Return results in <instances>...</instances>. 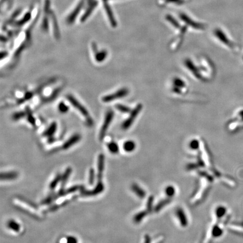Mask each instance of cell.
Wrapping results in <instances>:
<instances>
[{"label": "cell", "mask_w": 243, "mask_h": 243, "mask_svg": "<svg viewBox=\"0 0 243 243\" xmlns=\"http://www.w3.org/2000/svg\"><path fill=\"white\" fill-rule=\"evenodd\" d=\"M66 98L69 101V102L72 104L76 109L80 112V113L83 115V116H85L87 122L89 123V125H92L93 124V120L92 119L91 116H89V112L86 108L83 106V105L80 104V102L78 101L72 95H68L66 96Z\"/></svg>", "instance_id": "obj_1"}, {"label": "cell", "mask_w": 243, "mask_h": 243, "mask_svg": "<svg viewBox=\"0 0 243 243\" xmlns=\"http://www.w3.org/2000/svg\"><path fill=\"white\" fill-rule=\"evenodd\" d=\"M142 109V105L141 104H138L132 111L130 112V115L128 118L126 119L122 124V128L123 130H126L128 129L132 124L133 123L134 121L135 120L138 114L140 113Z\"/></svg>", "instance_id": "obj_2"}, {"label": "cell", "mask_w": 243, "mask_h": 243, "mask_svg": "<svg viewBox=\"0 0 243 243\" xmlns=\"http://www.w3.org/2000/svg\"><path fill=\"white\" fill-rule=\"evenodd\" d=\"M128 94H129L128 89H126V88H123V89H120L118 91H116L113 94H110V95H108L103 97L102 98V101L104 102L113 101L116 100L126 96Z\"/></svg>", "instance_id": "obj_3"}, {"label": "cell", "mask_w": 243, "mask_h": 243, "mask_svg": "<svg viewBox=\"0 0 243 243\" xmlns=\"http://www.w3.org/2000/svg\"><path fill=\"white\" fill-rule=\"evenodd\" d=\"M104 190V185L102 181H97L95 188L92 190H88L83 187L80 190V195L82 196H96Z\"/></svg>", "instance_id": "obj_4"}, {"label": "cell", "mask_w": 243, "mask_h": 243, "mask_svg": "<svg viewBox=\"0 0 243 243\" xmlns=\"http://www.w3.org/2000/svg\"><path fill=\"white\" fill-rule=\"evenodd\" d=\"M113 111H108L107 113L106 114L104 123L102 124V127L101 128L100 132L99 139L100 141H102L104 138L105 137L106 133L107 132V130L109 128L111 122L113 119Z\"/></svg>", "instance_id": "obj_5"}, {"label": "cell", "mask_w": 243, "mask_h": 243, "mask_svg": "<svg viewBox=\"0 0 243 243\" xmlns=\"http://www.w3.org/2000/svg\"><path fill=\"white\" fill-rule=\"evenodd\" d=\"M180 17H181V19L185 22L187 24L191 26L193 28H194L195 29H198V30H203L205 29V26L200 23H197L195 22L194 20L191 19L190 17H188L187 15L185 14H180Z\"/></svg>", "instance_id": "obj_6"}, {"label": "cell", "mask_w": 243, "mask_h": 243, "mask_svg": "<svg viewBox=\"0 0 243 243\" xmlns=\"http://www.w3.org/2000/svg\"><path fill=\"white\" fill-rule=\"evenodd\" d=\"M185 64L186 66L187 67V68L194 75L197 79L200 80H204V78L202 77L199 69H198V68L194 65V64L193 63L192 61L190 59H186L185 61Z\"/></svg>", "instance_id": "obj_7"}, {"label": "cell", "mask_w": 243, "mask_h": 243, "mask_svg": "<svg viewBox=\"0 0 243 243\" xmlns=\"http://www.w3.org/2000/svg\"><path fill=\"white\" fill-rule=\"evenodd\" d=\"M105 166V156L102 154H100L97 159V181H102V174L104 171Z\"/></svg>", "instance_id": "obj_8"}, {"label": "cell", "mask_w": 243, "mask_h": 243, "mask_svg": "<svg viewBox=\"0 0 243 243\" xmlns=\"http://www.w3.org/2000/svg\"><path fill=\"white\" fill-rule=\"evenodd\" d=\"M215 35L220 41L224 44H226L228 47L232 48L234 47V44L230 41L229 39L227 37L224 32L221 29H217L215 30Z\"/></svg>", "instance_id": "obj_9"}, {"label": "cell", "mask_w": 243, "mask_h": 243, "mask_svg": "<svg viewBox=\"0 0 243 243\" xmlns=\"http://www.w3.org/2000/svg\"><path fill=\"white\" fill-rule=\"evenodd\" d=\"M84 5V0H81L79 3L78 4L77 7L75 8L72 13L69 15V17L67 18V22L68 24H72L74 22L76 17L80 13L82 8H83Z\"/></svg>", "instance_id": "obj_10"}, {"label": "cell", "mask_w": 243, "mask_h": 243, "mask_svg": "<svg viewBox=\"0 0 243 243\" xmlns=\"http://www.w3.org/2000/svg\"><path fill=\"white\" fill-rule=\"evenodd\" d=\"M80 138H81V137H80V135H78V134L74 135L72 136L70 138H69L68 140H67V141L63 144V147H62L63 149H68L70 147L73 146L75 144L78 142L80 141Z\"/></svg>", "instance_id": "obj_11"}, {"label": "cell", "mask_w": 243, "mask_h": 243, "mask_svg": "<svg viewBox=\"0 0 243 243\" xmlns=\"http://www.w3.org/2000/svg\"><path fill=\"white\" fill-rule=\"evenodd\" d=\"M103 2H104V3L105 10H106V12L108 17H109V20H110L111 24L113 27H115L116 25V19L114 18V17L113 14V12H112L111 9V7L109 6V4H108L107 0H103Z\"/></svg>", "instance_id": "obj_12"}, {"label": "cell", "mask_w": 243, "mask_h": 243, "mask_svg": "<svg viewBox=\"0 0 243 243\" xmlns=\"http://www.w3.org/2000/svg\"><path fill=\"white\" fill-rule=\"evenodd\" d=\"M72 168L71 167H68L65 169V171L64 172L63 174L62 175L61 177V187L60 189H64L65 188V186L66 185V182L70 177V174L72 173Z\"/></svg>", "instance_id": "obj_13"}, {"label": "cell", "mask_w": 243, "mask_h": 243, "mask_svg": "<svg viewBox=\"0 0 243 243\" xmlns=\"http://www.w3.org/2000/svg\"><path fill=\"white\" fill-rule=\"evenodd\" d=\"M18 177V173L15 171L3 172L1 174V180H14Z\"/></svg>", "instance_id": "obj_14"}, {"label": "cell", "mask_w": 243, "mask_h": 243, "mask_svg": "<svg viewBox=\"0 0 243 243\" xmlns=\"http://www.w3.org/2000/svg\"><path fill=\"white\" fill-rule=\"evenodd\" d=\"M97 5V1H94L93 2H92V3H91V5L89 6V8H87V11L85 12V14H84L83 16H82V18H81V20H81L82 22L85 21V20L87 19V18L90 15L91 13L94 10V8L96 7Z\"/></svg>", "instance_id": "obj_15"}, {"label": "cell", "mask_w": 243, "mask_h": 243, "mask_svg": "<svg viewBox=\"0 0 243 243\" xmlns=\"http://www.w3.org/2000/svg\"><path fill=\"white\" fill-rule=\"evenodd\" d=\"M136 143L131 140L126 141L123 144V149L125 152L130 153L134 151L136 149Z\"/></svg>", "instance_id": "obj_16"}, {"label": "cell", "mask_w": 243, "mask_h": 243, "mask_svg": "<svg viewBox=\"0 0 243 243\" xmlns=\"http://www.w3.org/2000/svg\"><path fill=\"white\" fill-rule=\"evenodd\" d=\"M7 226L8 227V229L14 231L15 232H19L20 230V224H18L17 222L13 220H10L8 222Z\"/></svg>", "instance_id": "obj_17"}, {"label": "cell", "mask_w": 243, "mask_h": 243, "mask_svg": "<svg viewBox=\"0 0 243 243\" xmlns=\"http://www.w3.org/2000/svg\"><path fill=\"white\" fill-rule=\"evenodd\" d=\"M51 19H52V22H53V28L54 30V34L55 37L57 39H59L60 37V32H59V29L58 24L57 23V20L56 19L55 15L53 14V13H51Z\"/></svg>", "instance_id": "obj_18"}, {"label": "cell", "mask_w": 243, "mask_h": 243, "mask_svg": "<svg viewBox=\"0 0 243 243\" xmlns=\"http://www.w3.org/2000/svg\"><path fill=\"white\" fill-rule=\"evenodd\" d=\"M56 128H57V124L55 122H54L50 125V127H49L48 129L44 132V135L50 137L51 136H53L55 133Z\"/></svg>", "instance_id": "obj_19"}, {"label": "cell", "mask_w": 243, "mask_h": 243, "mask_svg": "<svg viewBox=\"0 0 243 243\" xmlns=\"http://www.w3.org/2000/svg\"><path fill=\"white\" fill-rule=\"evenodd\" d=\"M61 177H62V175L60 174V173H58L56 176L54 178V179L51 182H50L49 188H50V189L51 190H55V189L56 188V186L58 185L59 183L61 182Z\"/></svg>", "instance_id": "obj_20"}, {"label": "cell", "mask_w": 243, "mask_h": 243, "mask_svg": "<svg viewBox=\"0 0 243 243\" xmlns=\"http://www.w3.org/2000/svg\"><path fill=\"white\" fill-rule=\"evenodd\" d=\"M107 147H108L109 151L111 152V154H116L119 152V147H118V144L116 143L115 142H111L108 143Z\"/></svg>", "instance_id": "obj_21"}, {"label": "cell", "mask_w": 243, "mask_h": 243, "mask_svg": "<svg viewBox=\"0 0 243 243\" xmlns=\"http://www.w3.org/2000/svg\"><path fill=\"white\" fill-rule=\"evenodd\" d=\"M107 56V52L105 50H102L95 54V60L97 62H102Z\"/></svg>", "instance_id": "obj_22"}, {"label": "cell", "mask_w": 243, "mask_h": 243, "mask_svg": "<svg viewBox=\"0 0 243 243\" xmlns=\"http://www.w3.org/2000/svg\"><path fill=\"white\" fill-rule=\"evenodd\" d=\"M56 199H57L56 197V194H50V195L46 197L45 199H44L41 203L42 205L50 204L51 203H53L54 200H55Z\"/></svg>", "instance_id": "obj_23"}, {"label": "cell", "mask_w": 243, "mask_h": 243, "mask_svg": "<svg viewBox=\"0 0 243 243\" xmlns=\"http://www.w3.org/2000/svg\"><path fill=\"white\" fill-rule=\"evenodd\" d=\"M186 86L185 82L179 78H176L173 80V86L182 89H185Z\"/></svg>", "instance_id": "obj_24"}, {"label": "cell", "mask_w": 243, "mask_h": 243, "mask_svg": "<svg viewBox=\"0 0 243 243\" xmlns=\"http://www.w3.org/2000/svg\"><path fill=\"white\" fill-rule=\"evenodd\" d=\"M30 18H31V14H30V12H29L28 13L25 14L22 19L20 20L19 21L15 23V25H17V26L23 25L30 20Z\"/></svg>", "instance_id": "obj_25"}, {"label": "cell", "mask_w": 243, "mask_h": 243, "mask_svg": "<svg viewBox=\"0 0 243 243\" xmlns=\"http://www.w3.org/2000/svg\"><path fill=\"white\" fill-rule=\"evenodd\" d=\"M96 173L95 169L93 168H91L89 170V184L90 185H93L95 181Z\"/></svg>", "instance_id": "obj_26"}, {"label": "cell", "mask_w": 243, "mask_h": 243, "mask_svg": "<svg viewBox=\"0 0 243 243\" xmlns=\"http://www.w3.org/2000/svg\"><path fill=\"white\" fill-rule=\"evenodd\" d=\"M116 108L118 111H120L122 113H128L131 112V109H130V108H128L126 105L117 104V105H116Z\"/></svg>", "instance_id": "obj_27"}, {"label": "cell", "mask_w": 243, "mask_h": 243, "mask_svg": "<svg viewBox=\"0 0 243 243\" xmlns=\"http://www.w3.org/2000/svg\"><path fill=\"white\" fill-rule=\"evenodd\" d=\"M59 110L63 113H65L68 110H69V107L64 103V102H61L58 105Z\"/></svg>", "instance_id": "obj_28"}, {"label": "cell", "mask_w": 243, "mask_h": 243, "mask_svg": "<svg viewBox=\"0 0 243 243\" xmlns=\"http://www.w3.org/2000/svg\"><path fill=\"white\" fill-rule=\"evenodd\" d=\"M189 146H190V147L191 149H198V148L199 147V141H198L197 140L194 139L193 140H192V141H191Z\"/></svg>", "instance_id": "obj_29"}, {"label": "cell", "mask_w": 243, "mask_h": 243, "mask_svg": "<svg viewBox=\"0 0 243 243\" xmlns=\"http://www.w3.org/2000/svg\"><path fill=\"white\" fill-rule=\"evenodd\" d=\"M217 215L219 217H222L223 215L226 213V209L223 207H221L218 208V209H217Z\"/></svg>", "instance_id": "obj_30"}, {"label": "cell", "mask_w": 243, "mask_h": 243, "mask_svg": "<svg viewBox=\"0 0 243 243\" xmlns=\"http://www.w3.org/2000/svg\"><path fill=\"white\" fill-rule=\"evenodd\" d=\"M66 243H78L77 239L73 236H68L66 238Z\"/></svg>", "instance_id": "obj_31"}, {"label": "cell", "mask_w": 243, "mask_h": 243, "mask_svg": "<svg viewBox=\"0 0 243 243\" xmlns=\"http://www.w3.org/2000/svg\"><path fill=\"white\" fill-rule=\"evenodd\" d=\"M27 114H28V121L31 124H34V123H35V120H34V117L32 116V114L31 113V112H30L28 109V110H27Z\"/></svg>", "instance_id": "obj_32"}, {"label": "cell", "mask_w": 243, "mask_h": 243, "mask_svg": "<svg viewBox=\"0 0 243 243\" xmlns=\"http://www.w3.org/2000/svg\"><path fill=\"white\" fill-rule=\"evenodd\" d=\"M166 193L169 196H172L174 194V188L172 186L171 187L169 186V187L166 188Z\"/></svg>", "instance_id": "obj_33"}, {"label": "cell", "mask_w": 243, "mask_h": 243, "mask_svg": "<svg viewBox=\"0 0 243 243\" xmlns=\"http://www.w3.org/2000/svg\"><path fill=\"white\" fill-rule=\"evenodd\" d=\"M25 116V114L22 112H20V113H15L13 116V119L15 120H18V119H20L22 118H23V116Z\"/></svg>", "instance_id": "obj_34"}, {"label": "cell", "mask_w": 243, "mask_h": 243, "mask_svg": "<svg viewBox=\"0 0 243 243\" xmlns=\"http://www.w3.org/2000/svg\"><path fill=\"white\" fill-rule=\"evenodd\" d=\"M49 25H48V21H47V18H44V19L43 20V23H42V28L44 31H47L49 28Z\"/></svg>", "instance_id": "obj_35"}, {"label": "cell", "mask_w": 243, "mask_h": 243, "mask_svg": "<svg viewBox=\"0 0 243 243\" xmlns=\"http://www.w3.org/2000/svg\"><path fill=\"white\" fill-rule=\"evenodd\" d=\"M7 55H8V53H6V52H5V51H4V52H2L1 54L0 58L1 59H3V58H5L6 56Z\"/></svg>", "instance_id": "obj_36"}, {"label": "cell", "mask_w": 243, "mask_h": 243, "mask_svg": "<svg viewBox=\"0 0 243 243\" xmlns=\"http://www.w3.org/2000/svg\"><path fill=\"white\" fill-rule=\"evenodd\" d=\"M92 49H93L94 53H95V54L97 52V51L96 44H92Z\"/></svg>", "instance_id": "obj_37"}, {"label": "cell", "mask_w": 243, "mask_h": 243, "mask_svg": "<svg viewBox=\"0 0 243 243\" xmlns=\"http://www.w3.org/2000/svg\"><path fill=\"white\" fill-rule=\"evenodd\" d=\"M32 97V95L31 93H28V94H26L25 95V99L26 100H28L29 99H30V97Z\"/></svg>", "instance_id": "obj_38"}]
</instances>
